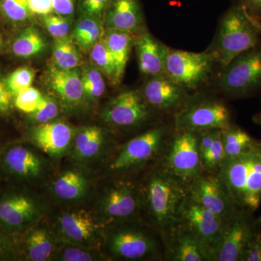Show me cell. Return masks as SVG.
<instances>
[{
	"label": "cell",
	"instance_id": "c3c4849f",
	"mask_svg": "<svg viewBox=\"0 0 261 261\" xmlns=\"http://www.w3.org/2000/svg\"><path fill=\"white\" fill-rule=\"evenodd\" d=\"M252 149L261 161V141L255 140L252 146Z\"/></svg>",
	"mask_w": 261,
	"mask_h": 261
},
{
	"label": "cell",
	"instance_id": "7402d4cb",
	"mask_svg": "<svg viewBox=\"0 0 261 261\" xmlns=\"http://www.w3.org/2000/svg\"><path fill=\"white\" fill-rule=\"evenodd\" d=\"M45 84L67 111H75L87 104L80 68L63 70L51 63L45 72Z\"/></svg>",
	"mask_w": 261,
	"mask_h": 261
},
{
	"label": "cell",
	"instance_id": "e575fe53",
	"mask_svg": "<svg viewBox=\"0 0 261 261\" xmlns=\"http://www.w3.org/2000/svg\"><path fill=\"white\" fill-rule=\"evenodd\" d=\"M61 108L56 97L44 95L37 109L34 112L27 115L25 121L28 126L55 121L59 116Z\"/></svg>",
	"mask_w": 261,
	"mask_h": 261
},
{
	"label": "cell",
	"instance_id": "ffe728a7",
	"mask_svg": "<svg viewBox=\"0 0 261 261\" xmlns=\"http://www.w3.org/2000/svg\"><path fill=\"white\" fill-rule=\"evenodd\" d=\"M164 260L214 261L212 250L181 222L163 237Z\"/></svg>",
	"mask_w": 261,
	"mask_h": 261
},
{
	"label": "cell",
	"instance_id": "6da1fadb",
	"mask_svg": "<svg viewBox=\"0 0 261 261\" xmlns=\"http://www.w3.org/2000/svg\"><path fill=\"white\" fill-rule=\"evenodd\" d=\"M146 171L140 181L142 215L163 239L181 222L184 205L190 197V184L170 172L159 161Z\"/></svg>",
	"mask_w": 261,
	"mask_h": 261
},
{
	"label": "cell",
	"instance_id": "11a10c76",
	"mask_svg": "<svg viewBox=\"0 0 261 261\" xmlns=\"http://www.w3.org/2000/svg\"><path fill=\"white\" fill-rule=\"evenodd\" d=\"M0 1H1V0H0Z\"/></svg>",
	"mask_w": 261,
	"mask_h": 261
},
{
	"label": "cell",
	"instance_id": "7a4b0ae2",
	"mask_svg": "<svg viewBox=\"0 0 261 261\" xmlns=\"http://www.w3.org/2000/svg\"><path fill=\"white\" fill-rule=\"evenodd\" d=\"M102 250L108 260H164L161 233L141 219L105 226Z\"/></svg>",
	"mask_w": 261,
	"mask_h": 261
},
{
	"label": "cell",
	"instance_id": "4316f807",
	"mask_svg": "<svg viewBox=\"0 0 261 261\" xmlns=\"http://www.w3.org/2000/svg\"><path fill=\"white\" fill-rule=\"evenodd\" d=\"M105 31L102 19L80 15L72 28L70 37L82 54L89 55L94 44L102 39Z\"/></svg>",
	"mask_w": 261,
	"mask_h": 261
},
{
	"label": "cell",
	"instance_id": "4dcf8cb0",
	"mask_svg": "<svg viewBox=\"0 0 261 261\" xmlns=\"http://www.w3.org/2000/svg\"><path fill=\"white\" fill-rule=\"evenodd\" d=\"M81 53L70 36L61 39H54L51 63L60 69L80 68L84 63Z\"/></svg>",
	"mask_w": 261,
	"mask_h": 261
},
{
	"label": "cell",
	"instance_id": "b9f144b4",
	"mask_svg": "<svg viewBox=\"0 0 261 261\" xmlns=\"http://www.w3.org/2000/svg\"><path fill=\"white\" fill-rule=\"evenodd\" d=\"M0 261H17L13 235L0 226Z\"/></svg>",
	"mask_w": 261,
	"mask_h": 261
},
{
	"label": "cell",
	"instance_id": "d6986e66",
	"mask_svg": "<svg viewBox=\"0 0 261 261\" xmlns=\"http://www.w3.org/2000/svg\"><path fill=\"white\" fill-rule=\"evenodd\" d=\"M190 198L222 218L238 207L218 173L203 171L194 179L190 184Z\"/></svg>",
	"mask_w": 261,
	"mask_h": 261
},
{
	"label": "cell",
	"instance_id": "484cf974",
	"mask_svg": "<svg viewBox=\"0 0 261 261\" xmlns=\"http://www.w3.org/2000/svg\"><path fill=\"white\" fill-rule=\"evenodd\" d=\"M106 29H112L137 34L145 29L140 0H111L104 15Z\"/></svg>",
	"mask_w": 261,
	"mask_h": 261
},
{
	"label": "cell",
	"instance_id": "ac0fdd59",
	"mask_svg": "<svg viewBox=\"0 0 261 261\" xmlns=\"http://www.w3.org/2000/svg\"><path fill=\"white\" fill-rule=\"evenodd\" d=\"M13 237L17 261H53L59 243L53 225L46 219Z\"/></svg>",
	"mask_w": 261,
	"mask_h": 261
},
{
	"label": "cell",
	"instance_id": "ba28073f",
	"mask_svg": "<svg viewBox=\"0 0 261 261\" xmlns=\"http://www.w3.org/2000/svg\"><path fill=\"white\" fill-rule=\"evenodd\" d=\"M46 200L30 187L12 185L0 192V226L11 235L47 219Z\"/></svg>",
	"mask_w": 261,
	"mask_h": 261
},
{
	"label": "cell",
	"instance_id": "44dd1931",
	"mask_svg": "<svg viewBox=\"0 0 261 261\" xmlns=\"http://www.w3.org/2000/svg\"><path fill=\"white\" fill-rule=\"evenodd\" d=\"M142 95L154 112H177L190 97L188 91L174 83L166 75L147 78L142 89Z\"/></svg>",
	"mask_w": 261,
	"mask_h": 261
},
{
	"label": "cell",
	"instance_id": "30bf717a",
	"mask_svg": "<svg viewBox=\"0 0 261 261\" xmlns=\"http://www.w3.org/2000/svg\"><path fill=\"white\" fill-rule=\"evenodd\" d=\"M217 66L206 51L194 53L167 47L166 76L187 91L197 90L209 83Z\"/></svg>",
	"mask_w": 261,
	"mask_h": 261
},
{
	"label": "cell",
	"instance_id": "9a60e30c",
	"mask_svg": "<svg viewBox=\"0 0 261 261\" xmlns=\"http://www.w3.org/2000/svg\"><path fill=\"white\" fill-rule=\"evenodd\" d=\"M256 226L252 213L237 207L225 218L221 236L214 249V261H242Z\"/></svg>",
	"mask_w": 261,
	"mask_h": 261
},
{
	"label": "cell",
	"instance_id": "681fc988",
	"mask_svg": "<svg viewBox=\"0 0 261 261\" xmlns=\"http://www.w3.org/2000/svg\"><path fill=\"white\" fill-rule=\"evenodd\" d=\"M252 120H253L254 123L261 126V111L260 112L256 113V114L253 116Z\"/></svg>",
	"mask_w": 261,
	"mask_h": 261
},
{
	"label": "cell",
	"instance_id": "f5cc1de1",
	"mask_svg": "<svg viewBox=\"0 0 261 261\" xmlns=\"http://www.w3.org/2000/svg\"><path fill=\"white\" fill-rule=\"evenodd\" d=\"M4 145L2 142L1 137H0V159H1L2 152H3V148H4Z\"/></svg>",
	"mask_w": 261,
	"mask_h": 261
},
{
	"label": "cell",
	"instance_id": "7c38bea8",
	"mask_svg": "<svg viewBox=\"0 0 261 261\" xmlns=\"http://www.w3.org/2000/svg\"><path fill=\"white\" fill-rule=\"evenodd\" d=\"M51 224L60 241L102 249L105 226L92 210L81 207H63Z\"/></svg>",
	"mask_w": 261,
	"mask_h": 261
},
{
	"label": "cell",
	"instance_id": "816d5d0a",
	"mask_svg": "<svg viewBox=\"0 0 261 261\" xmlns=\"http://www.w3.org/2000/svg\"><path fill=\"white\" fill-rule=\"evenodd\" d=\"M252 16V15H251ZM252 20H253L254 23L255 24V25L257 27V29H259L261 33V21L260 20H257V18H254L253 16H252Z\"/></svg>",
	"mask_w": 261,
	"mask_h": 261
},
{
	"label": "cell",
	"instance_id": "2e32d148",
	"mask_svg": "<svg viewBox=\"0 0 261 261\" xmlns=\"http://www.w3.org/2000/svg\"><path fill=\"white\" fill-rule=\"evenodd\" d=\"M154 113L140 89H129L111 99L103 108L100 118L108 126L129 128L147 123Z\"/></svg>",
	"mask_w": 261,
	"mask_h": 261
},
{
	"label": "cell",
	"instance_id": "ee69618b",
	"mask_svg": "<svg viewBox=\"0 0 261 261\" xmlns=\"http://www.w3.org/2000/svg\"><path fill=\"white\" fill-rule=\"evenodd\" d=\"M242 261H261V224L256 228L244 253Z\"/></svg>",
	"mask_w": 261,
	"mask_h": 261
},
{
	"label": "cell",
	"instance_id": "5bb4252c",
	"mask_svg": "<svg viewBox=\"0 0 261 261\" xmlns=\"http://www.w3.org/2000/svg\"><path fill=\"white\" fill-rule=\"evenodd\" d=\"M45 185L49 198L63 207H80L96 189L91 168L75 163L51 175Z\"/></svg>",
	"mask_w": 261,
	"mask_h": 261
},
{
	"label": "cell",
	"instance_id": "1f68e13d",
	"mask_svg": "<svg viewBox=\"0 0 261 261\" xmlns=\"http://www.w3.org/2000/svg\"><path fill=\"white\" fill-rule=\"evenodd\" d=\"M80 68L86 102L97 103L106 92L105 76L90 62L84 63Z\"/></svg>",
	"mask_w": 261,
	"mask_h": 261
},
{
	"label": "cell",
	"instance_id": "4fadbf2b",
	"mask_svg": "<svg viewBox=\"0 0 261 261\" xmlns=\"http://www.w3.org/2000/svg\"><path fill=\"white\" fill-rule=\"evenodd\" d=\"M199 134L195 130L174 129L159 161L170 172L189 184L204 171Z\"/></svg>",
	"mask_w": 261,
	"mask_h": 261
},
{
	"label": "cell",
	"instance_id": "cb8c5ba5",
	"mask_svg": "<svg viewBox=\"0 0 261 261\" xmlns=\"http://www.w3.org/2000/svg\"><path fill=\"white\" fill-rule=\"evenodd\" d=\"M224 219L225 218L199 205L190 197L182 211V222L185 223L202 243L210 247L213 253L215 245L221 236Z\"/></svg>",
	"mask_w": 261,
	"mask_h": 261
},
{
	"label": "cell",
	"instance_id": "74e56055",
	"mask_svg": "<svg viewBox=\"0 0 261 261\" xmlns=\"http://www.w3.org/2000/svg\"><path fill=\"white\" fill-rule=\"evenodd\" d=\"M71 18L55 13L41 17L43 27L53 39L70 36L73 28Z\"/></svg>",
	"mask_w": 261,
	"mask_h": 261
},
{
	"label": "cell",
	"instance_id": "d4e9b609",
	"mask_svg": "<svg viewBox=\"0 0 261 261\" xmlns=\"http://www.w3.org/2000/svg\"><path fill=\"white\" fill-rule=\"evenodd\" d=\"M134 47L142 74L147 77L166 75V44L158 40L145 28L135 34Z\"/></svg>",
	"mask_w": 261,
	"mask_h": 261
},
{
	"label": "cell",
	"instance_id": "9c48e42d",
	"mask_svg": "<svg viewBox=\"0 0 261 261\" xmlns=\"http://www.w3.org/2000/svg\"><path fill=\"white\" fill-rule=\"evenodd\" d=\"M216 92L228 97H246L261 89V43L219 69L213 80Z\"/></svg>",
	"mask_w": 261,
	"mask_h": 261
},
{
	"label": "cell",
	"instance_id": "f546056e",
	"mask_svg": "<svg viewBox=\"0 0 261 261\" xmlns=\"http://www.w3.org/2000/svg\"><path fill=\"white\" fill-rule=\"evenodd\" d=\"M90 63L93 64L112 86L119 85L123 77L120 74L116 62L103 42L102 38L94 44L89 53Z\"/></svg>",
	"mask_w": 261,
	"mask_h": 261
},
{
	"label": "cell",
	"instance_id": "3957f363",
	"mask_svg": "<svg viewBox=\"0 0 261 261\" xmlns=\"http://www.w3.org/2000/svg\"><path fill=\"white\" fill-rule=\"evenodd\" d=\"M260 34L251 15L234 1L220 19L217 32L205 51L214 57L221 69L244 51L258 44Z\"/></svg>",
	"mask_w": 261,
	"mask_h": 261
},
{
	"label": "cell",
	"instance_id": "60d3db41",
	"mask_svg": "<svg viewBox=\"0 0 261 261\" xmlns=\"http://www.w3.org/2000/svg\"><path fill=\"white\" fill-rule=\"evenodd\" d=\"M111 0H76L80 15L95 17L104 20V15Z\"/></svg>",
	"mask_w": 261,
	"mask_h": 261
},
{
	"label": "cell",
	"instance_id": "d6a6232c",
	"mask_svg": "<svg viewBox=\"0 0 261 261\" xmlns=\"http://www.w3.org/2000/svg\"><path fill=\"white\" fill-rule=\"evenodd\" d=\"M221 139L226 154V160L238 157L251 149L255 140L240 127L231 123L221 130Z\"/></svg>",
	"mask_w": 261,
	"mask_h": 261
},
{
	"label": "cell",
	"instance_id": "8d00e7d4",
	"mask_svg": "<svg viewBox=\"0 0 261 261\" xmlns=\"http://www.w3.org/2000/svg\"><path fill=\"white\" fill-rule=\"evenodd\" d=\"M35 70L29 66L20 67L6 76V84L13 97L25 89L32 87Z\"/></svg>",
	"mask_w": 261,
	"mask_h": 261
},
{
	"label": "cell",
	"instance_id": "277c9868",
	"mask_svg": "<svg viewBox=\"0 0 261 261\" xmlns=\"http://www.w3.org/2000/svg\"><path fill=\"white\" fill-rule=\"evenodd\" d=\"M171 127L158 125L120 146L108 160L106 171L109 177H130L148 168L162 157L172 135Z\"/></svg>",
	"mask_w": 261,
	"mask_h": 261
},
{
	"label": "cell",
	"instance_id": "7dc6e473",
	"mask_svg": "<svg viewBox=\"0 0 261 261\" xmlns=\"http://www.w3.org/2000/svg\"><path fill=\"white\" fill-rule=\"evenodd\" d=\"M240 3L254 18L261 21V0H233Z\"/></svg>",
	"mask_w": 261,
	"mask_h": 261
},
{
	"label": "cell",
	"instance_id": "52a82bcc",
	"mask_svg": "<svg viewBox=\"0 0 261 261\" xmlns=\"http://www.w3.org/2000/svg\"><path fill=\"white\" fill-rule=\"evenodd\" d=\"M235 204L254 213L261 203V161L252 151L226 159L219 171Z\"/></svg>",
	"mask_w": 261,
	"mask_h": 261
},
{
	"label": "cell",
	"instance_id": "f1b7e54d",
	"mask_svg": "<svg viewBox=\"0 0 261 261\" xmlns=\"http://www.w3.org/2000/svg\"><path fill=\"white\" fill-rule=\"evenodd\" d=\"M47 48L45 39L36 27H27L13 38L10 50L13 56L23 59L34 58Z\"/></svg>",
	"mask_w": 261,
	"mask_h": 261
},
{
	"label": "cell",
	"instance_id": "8fae6325",
	"mask_svg": "<svg viewBox=\"0 0 261 261\" xmlns=\"http://www.w3.org/2000/svg\"><path fill=\"white\" fill-rule=\"evenodd\" d=\"M173 115L176 130H222L232 123L226 105L210 96L190 95L185 106Z\"/></svg>",
	"mask_w": 261,
	"mask_h": 261
},
{
	"label": "cell",
	"instance_id": "e0dca14e",
	"mask_svg": "<svg viewBox=\"0 0 261 261\" xmlns=\"http://www.w3.org/2000/svg\"><path fill=\"white\" fill-rule=\"evenodd\" d=\"M77 128L63 120L27 126L24 141L35 146L53 161L68 155Z\"/></svg>",
	"mask_w": 261,
	"mask_h": 261
},
{
	"label": "cell",
	"instance_id": "836d02e7",
	"mask_svg": "<svg viewBox=\"0 0 261 261\" xmlns=\"http://www.w3.org/2000/svg\"><path fill=\"white\" fill-rule=\"evenodd\" d=\"M108 260L102 249L92 248L60 241L53 261Z\"/></svg>",
	"mask_w": 261,
	"mask_h": 261
},
{
	"label": "cell",
	"instance_id": "5b68a950",
	"mask_svg": "<svg viewBox=\"0 0 261 261\" xmlns=\"http://www.w3.org/2000/svg\"><path fill=\"white\" fill-rule=\"evenodd\" d=\"M94 200L92 210L104 226L142 218V186L135 178L110 177L95 190Z\"/></svg>",
	"mask_w": 261,
	"mask_h": 261
},
{
	"label": "cell",
	"instance_id": "d590c367",
	"mask_svg": "<svg viewBox=\"0 0 261 261\" xmlns=\"http://www.w3.org/2000/svg\"><path fill=\"white\" fill-rule=\"evenodd\" d=\"M0 13L7 21L14 25L27 23L33 16L28 0H1Z\"/></svg>",
	"mask_w": 261,
	"mask_h": 261
},
{
	"label": "cell",
	"instance_id": "8992f818",
	"mask_svg": "<svg viewBox=\"0 0 261 261\" xmlns=\"http://www.w3.org/2000/svg\"><path fill=\"white\" fill-rule=\"evenodd\" d=\"M53 171V160L29 142L4 146L0 159V177L10 184L29 187L46 184Z\"/></svg>",
	"mask_w": 261,
	"mask_h": 261
},
{
	"label": "cell",
	"instance_id": "83f0119b",
	"mask_svg": "<svg viewBox=\"0 0 261 261\" xmlns=\"http://www.w3.org/2000/svg\"><path fill=\"white\" fill-rule=\"evenodd\" d=\"M102 40L116 62L122 77L124 75L132 48L135 43V35L118 29H107Z\"/></svg>",
	"mask_w": 261,
	"mask_h": 261
},
{
	"label": "cell",
	"instance_id": "bcb514c9",
	"mask_svg": "<svg viewBox=\"0 0 261 261\" xmlns=\"http://www.w3.org/2000/svg\"><path fill=\"white\" fill-rule=\"evenodd\" d=\"M53 12L56 14L72 18L75 8L76 0H53Z\"/></svg>",
	"mask_w": 261,
	"mask_h": 261
},
{
	"label": "cell",
	"instance_id": "7bdbcfd3",
	"mask_svg": "<svg viewBox=\"0 0 261 261\" xmlns=\"http://www.w3.org/2000/svg\"><path fill=\"white\" fill-rule=\"evenodd\" d=\"M13 96L6 84V76L0 73V116L9 117L14 110Z\"/></svg>",
	"mask_w": 261,
	"mask_h": 261
},
{
	"label": "cell",
	"instance_id": "603a6c76",
	"mask_svg": "<svg viewBox=\"0 0 261 261\" xmlns=\"http://www.w3.org/2000/svg\"><path fill=\"white\" fill-rule=\"evenodd\" d=\"M110 137L108 130L102 127L87 126L77 128L68 154L72 163L90 168L107 153Z\"/></svg>",
	"mask_w": 261,
	"mask_h": 261
},
{
	"label": "cell",
	"instance_id": "f6af8a7d",
	"mask_svg": "<svg viewBox=\"0 0 261 261\" xmlns=\"http://www.w3.org/2000/svg\"><path fill=\"white\" fill-rule=\"evenodd\" d=\"M28 4L33 15L42 17L54 13L53 0H28Z\"/></svg>",
	"mask_w": 261,
	"mask_h": 261
},
{
	"label": "cell",
	"instance_id": "f907efd6",
	"mask_svg": "<svg viewBox=\"0 0 261 261\" xmlns=\"http://www.w3.org/2000/svg\"><path fill=\"white\" fill-rule=\"evenodd\" d=\"M3 48H4V39H3V32L0 28V53L3 51Z\"/></svg>",
	"mask_w": 261,
	"mask_h": 261
},
{
	"label": "cell",
	"instance_id": "db71d44e",
	"mask_svg": "<svg viewBox=\"0 0 261 261\" xmlns=\"http://www.w3.org/2000/svg\"><path fill=\"white\" fill-rule=\"evenodd\" d=\"M256 221L258 224H261V216L256 220Z\"/></svg>",
	"mask_w": 261,
	"mask_h": 261
},
{
	"label": "cell",
	"instance_id": "ab89813d",
	"mask_svg": "<svg viewBox=\"0 0 261 261\" xmlns=\"http://www.w3.org/2000/svg\"><path fill=\"white\" fill-rule=\"evenodd\" d=\"M44 95L39 89L34 87H29L13 98L14 108L25 115L30 114L37 109Z\"/></svg>",
	"mask_w": 261,
	"mask_h": 261
},
{
	"label": "cell",
	"instance_id": "f35d334b",
	"mask_svg": "<svg viewBox=\"0 0 261 261\" xmlns=\"http://www.w3.org/2000/svg\"><path fill=\"white\" fill-rule=\"evenodd\" d=\"M225 161H226V154H225L222 139H221V130H220L210 150L202 159L204 171L219 173Z\"/></svg>",
	"mask_w": 261,
	"mask_h": 261
}]
</instances>
